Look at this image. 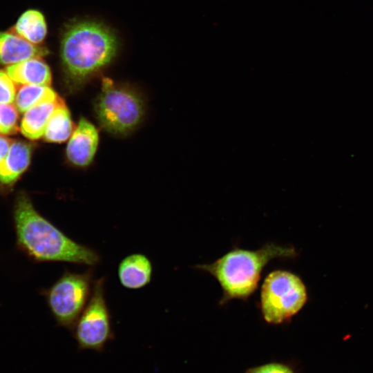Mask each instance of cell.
<instances>
[{
    "label": "cell",
    "instance_id": "obj_18",
    "mask_svg": "<svg viewBox=\"0 0 373 373\" xmlns=\"http://www.w3.org/2000/svg\"><path fill=\"white\" fill-rule=\"evenodd\" d=\"M17 93L16 83L6 71L0 70V104H12Z\"/></svg>",
    "mask_w": 373,
    "mask_h": 373
},
{
    "label": "cell",
    "instance_id": "obj_14",
    "mask_svg": "<svg viewBox=\"0 0 373 373\" xmlns=\"http://www.w3.org/2000/svg\"><path fill=\"white\" fill-rule=\"evenodd\" d=\"M12 32L35 45H39L47 35V25L43 14L37 10H28L18 19Z\"/></svg>",
    "mask_w": 373,
    "mask_h": 373
},
{
    "label": "cell",
    "instance_id": "obj_9",
    "mask_svg": "<svg viewBox=\"0 0 373 373\" xmlns=\"http://www.w3.org/2000/svg\"><path fill=\"white\" fill-rule=\"evenodd\" d=\"M153 271L152 262L146 255L132 254L126 256L119 263L117 276L124 287L136 290L151 283Z\"/></svg>",
    "mask_w": 373,
    "mask_h": 373
},
{
    "label": "cell",
    "instance_id": "obj_8",
    "mask_svg": "<svg viewBox=\"0 0 373 373\" xmlns=\"http://www.w3.org/2000/svg\"><path fill=\"white\" fill-rule=\"evenodd\" d=\"M98 142L99 134L97 128L88 120L82 117L66 146L68 160L76 166H88L94 158Z\"/></svg>",
    "mask_w": 373,
    "mask_h": 373
},
{
    "label": "cell",
    "instance_id": "obj_7",
    "mask_svg": "<svg viewBox=\"0 0 373 373\" xmlns=\"http://www.w3.org/2000/svg\"><path fill=\"white\" fill-rule=\"evenodd\" d=\"M104 285V277L94 281L89 300L71 331L79 350L102 352L114 338Z\"/></svg>",
    "mask_w": 373,
    "mask_h": 373
},
{
    "label": "cell",
    "instance_id": "obj_16",
    "mask_svg": "<svg viewBox=\"0 0 373 373\" xmlns=\"http://www.w3.org/2000/svg\"><path fill=\"white\" fill-rule=\"evenodd\" d=\"M55 91L48 86L22 85L18 90L15 98V106L21 113L47 102L59 98Z\"/></svg>",
    "mask_w": 373,
    "mask_h": 373
},
{
    "label": "cell",
    "instance_id": "obj_1",
    "mask_svg": "<svg viewBox=\"0 0 373 373\" xmlns=\"http://www.w3.org/2000/svg\"><path fill=\"white\" fill-rule=\"evenodd\" d=\"M17 249L35 262H66L90 267L101 261L93 249L77 242L44 217L23 192L12 211Z\"/></svg>",
    "mask_w": 373,
    "mask_h": 373
},
{
    "label": "cell",
    "instance_id": "obj_5",
    "mask_svg": "<svg viewBox=\"0 0 373 373\" xmlns=\"http://www.w3.org/2000/svg\"><path fill=\"white\" fill-rule=\"evenodd\" d=\"M93 278L92 268L82 273L66 269L50 287L42 291L48 308L59 326L72 331L90 297Z\"/></svg>",
    "mask_w": 373,
    "mask_h": 373
},
{
    "label": "cell",
    "instance_id": "obj_19",
    "mask_svg": "<svg viewBox=\"0 0 373 373\" xmlns=\"http://www.w3.org/2000/svg\"><path fill=\"white\" fill-rule=\"evenodd\" d=\"M246 373H294V372L284 364L272 363L251 368Z\"/></svg>",
    "mask_w": 373,
    "mask_h": 373
},
{
    "label": "cell",
    "instance_id": "obj_15",
    "mask_svg": "<svg viewBox=\"0 0 373 373\" xmlns=\"http://www.w3.org/2000/svg\"><path fill=\"white\" fill-rule=\"evenodd\" d=\"M74 129L70 111L64 101L52 114L43 137L46 142L61 143L70 137Z\"/></svg>",
    "mask_w": 373,
    "mask_h": 373
},
{
    "label": "cell",
    "instance_id": "obj_6",
    "mask_svg": "<svg viewBox=\"0 0 373 373\" xmlns=\"http://www.w3.org/2000/svg\"><path fill=\"white\" fill-rule=\"evenodd\" d=\"M307 300V289L298 276L288 271L276 270L265 278L260 305L267 323L281 324L289 321Z\"/></svg>",
    "mask_w": 373,
    "mask_h": 373
},
{
    "label": "cell",
    "instance_id": "obj_11",
    "mask_svg": "<svg viewBox=\"0 0 373 373\" xmlns=\"http://www.w3.org/2000/svg\"><path fill=\"white\" fill-rule=\"evenodd\" d=\"M6 72L17 84L48 86L51 84L50 69L41 58H32L10 65Z\"/></svg>",
    "mask_w": 373,
    "mask_h": 373
},
{
    "label": "cell",
    "instance_id": "obj_17",
    "mask_svg": "<svg viewBox=\"0 0 373 373\" xmlns=\"http://www.w3.org/2000/svg\"><path fill=\"white\" fill-rule=\"evenodd\" d=\"M19 115L16 106L12 104H0V133L15 134L19 130Z\"/></svg>",
    "mask_w": 373,
    "mask_h": 373
},
{
    "label": "cell",
    "instance_id": "obj_20",
    "mask_svg": "<svg viewBox=\"0 0 373 373\" xmlns=\"http://www.w3.org/2000/svg\"><path fill=\"white\" fill-rule=\"evenodd\" d=\"M12 142L8 137L0 135V167L7 156Z\"/></svg>",
    "mask_w": 373,
    "mask_h": 373
},
{
    "label": "cell",
    "instance_id": "obj_3",
    "mask_svg": "<svg viewBox=\"0 0 373 373\" xmlns=\"http://www.w3.org/2000/svg\"><path fill=\"white\" fill-rule=\"evenodd\" d=\"M296 255L293 247L267 243L257 250L235 248L211 264L195 268L213 276L222 289L220 303L233 299L246 300L256 289L265 267L275 258Z\"/></svg>",
    "mask_w": 373,
    "mask_h": 373
},
{
    "label": "cell",
    "instance_id": "obj_12",
    "mask_svg": "<svg viewBox=\"0 0 373 373\" xmlns=\"http://www.w3.org/2000/svg\"><path fill=\"white\" fill-rule=\"evenodd\" d=\"M32 146L23 141H13L7 156L0 167V184H13L28 167Z\"/></svg>",
    "mask_w": 373,
    "mask_h": 373
},
{
    "label": "cell",
    "instance_id": "obj_2",
    "mask_svg": "<svg viewBox=\"0 0 373 373\" xmlns=\"http://www.w3.org/2000/svg\"><path fill=\"white\" fill-rule=\"evenodd\" d=\"M117 47L113 32L100 23H70L63 34L60 50L66 89L72 93L79 90L112 61Z\"/></svg>",
    "mask_w": 373,
    "mask_h": 373
},
{
    "label": "cell",
    "instance_id": "obj_13",
    "mask_svg": "<svg viewBox=\"0 0 373 373\" xmlns=\"http://www.w3.org/2000/svg\"><path fill=\"white\" fill-rule=\"evenodd\" d=\"M62 102L64 100L59 97L55 101L41 103L26 111L21 122V133L32 140L43 137L52 114Z\"/></svg>",
    "mask_w": 373,
    "mask_h": 373
},
{
    "label": "cell",
    "instance_id": "obj_10",
    "mask_svg": "<svg viewBox=\"0 0 373 373\" xmlns=\"http://www.w3.org/2000/svg\"><path fill=\"white\" fill-rule=\"evenodd\" d=\"M48 50L35 45L14 32H0V64L12 65L32 58H41Z\"/></svg>",
    "mask_w": 373,
    "mask_h": 373
},
{
    "label": "cell",
    "instance_id": "obj_4",
    "mask_svg": "<svg viewBox=\"0 0 373 373\" xmlns=\"http://www.w3.org/2000/svg\"><path fill=\"white\" fill-rule=\"evenodd\" d=\"M94 111L105 131L124 136L139 126L145 110L143 99L135 90L104 78L94 102Z\"/></svg>",
    "mask_w": 373,
    "mask_h": 373
}]
</instances>
